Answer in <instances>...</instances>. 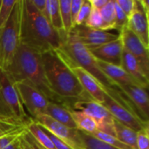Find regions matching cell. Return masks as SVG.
<instances>
[{
  "label": "cell",
  "mask_w": 149,
  "mask_h": 149,
  "mask_svg": "<svg viewBox=\"0 0 149 149\" xmlns=\"http://www.w3.org/2000/svg\"><path fill=\"white\" fill-rule=\"evenodd\" d=\"M13 83H25L41 93L50 102L60 105L70 110L69 104L58 97L46 79L40 54L20 44L10 66L4 71Z\"/></svg>",
  "instance_id": "cell-1"
},
{
  "label": "cell",
  "mask_w": 149,
  "mask_h": 149,
  "mask_svg": "<svg viewBox=\"0 0 149 149\" xmlns=\"http://www.w3.org/2000/svg\"><path fill=\"white\" fill-rule=\"evenodd\" d=\"M20 44L40 55L59 49L62 44L59 34L30 0H22Z\"/></svg>",
  "instance_id": "cell-2"
},
{
  "label": "cell",
  "mask_w": 149,
  "mask_h": 149,
  "mask_svg": "<svg viewBox=\"0 0 149 149\" xmlns=\"http://www.w3.org/2000/svg\"><path fill=\"white\" fill-rule=\"evenodd\" d=\"M58 50L73 63L82 67L88 73H90L103 87L106 93L108 94L112 99L138 114L135 107L124 94L120 86L101 71V69L98 65L97 59L92 55L90 51L79 40L72 30L62 41L61 46Z\"/></svg>",
  "instance_id": "cell-3"
},
{
  "label": "cell",
  "mask_w": 149,
  "mask_h": 149,
  "mask_svg": "<svg viewBox=\"0 0 149 149\" xmlns=\"http://www.w3.org/2000/svg\"><path fill=\"white\" fill-rule=\"evenodd\" d=\"M40 57L51 88L58 97L69 104L70 110L76 101L93 100L84 91L72 72L56 51L47 52Z\"/></svg>",
  "instance_id": "cell-4"
},
{
  "label": "cell",
  "mask_w": 149,
  "mask_h": 149,
  "mask_svg": "<svg viewBox=\"0 0 149 149\" xmlns=\"http://www.w3.org/2000/svg\"><path fill=\"white\" fill-rule=\"evenodd\" d=\"M0 120L26 127L31 120L21 103L14 84L0 70Z\"/></svg>",
  "instance_id": "cell-5"
},
{
  "label": "cell",
  "mask_w": 149,
  "mask_h": 149,
  "mask_svg": "<svg viewBox=\"0 0 149 149\" xmlns=\"http://www.w3.org/2000/svg\"><path fill=\"white\" fill-rule=\"evenodd\" d=\"M22 0H17L6 24L0 29V70L5 71L11 64L20 45Z\"/></svg>",
  "instance_id": "cell-6"
},
{
  "label": "cell",
  "mask_w": 149,
  "mask_h": 149,
  "mask_svg": "<svg viewBox=\"0 0 149 149\" xmlns=\"http://www.w3.org/2000/svg\"><path fill=\"white\" fill-rule=\"evenodd\" d=\"M32 120L45 131L65 142L72 149H85L79 129L65 127L46 114H40Z\"/></svg>",
  "instance_id": "cell-7"
},
{
  "label": "cell",
  "mask_w": 149,
  "mask_h": 149,
  "mask_svg": "<svg viewBox=\"0 0 149 149\" xmlns=\"http://www.w3.org/2000/svg\"><path fill=\"white\" fill-rule=\"evenodd\" d=\"M72 110L82 112L93 119L98 125V131L115 136L113 118L102 104L93 100H79L73 103Z\"/></svg>",
  "instance_id": "cell-8"
},
{
  "label": "cell",
  "mask_w": 149,
  "mask_h": 149,
  "mask_svg": "<svg viewBox=\"0 0 149 149\" xmlns=\"http://www.w3.org/2000/svg\"><path fill=\"white\" fill-rule=\"evenodd\" d=\"M14 86L23 107L26 108L31 120L45 114L50 101L41 93L23 82L15 83Z\"/></svg>",
  "instance_id": "cell-9"
},
{
  "label": "cell",
  "mask_w": 149,
  "mask_h": 149,
  "mask_svg": "<svg viewBox=\"0 0 149 149\" xmlns=\"http://www.w3.org/2000/svg\"><path fill=\"white\" fill-rule=\"evenodd\" d=\"M102 105L108 110L114 120L135 132H139L143 128L148 127V121L143 120L136 113L120 105L107 93L105 94Z\"/></svg>",
  "instance_id": "cell-10"
},
{
  "label": "cell",
  "mask_w": 149,
  "mask_h": 149,
  "mask_svg": "<svg viewBox=\"0 0 149 149\" xmlns=\"http://www.w3.org/2000/svg\"><path fill=\"white\" fill-rule=\"evenodd\" d=\"M59 57L62 58V60L65 62V64L69 67V69L72 72L79 84L81 85L84 91L95 101L102 104L104 101L106 92L103 89V87L99 84V82L86 70H84L82 67L79 66L75 63H73L72 60H70L68 58H66L62 52H60L58 50H56Z\"/></svg>",
  "instance_id": "cell-11"
},
{
  "label": "cell",
  "mask_w": 149,
  "mask_h": 149,
  "mask_svg": "<svg viewBox=\"0 0 149 149\" xmlns=\"http://www.w3.org/2000/svg\"><path fill=\"white\" fill-rule=\"evenodd\" d=\"M123 49L128 52L140 64L143 72L149 77V49L147 48L140 38L127 27L119 33Z\"/></svg>",
  "instance_id": "cell-12"
},
{
  "label": "cell",
  "mask_w": 149,
  "mask_h": 149,
  "mask_svg": "<svg viewBox=\"0 0 149 149\" xmlns=\"http://www.w3.org/2000/svg\"><path fill=\"white\" fill-rule=\"evenodd\" d=\"M149 14H148L140 0H134V8L128 17L127 27L133 31L149 49Z\"/></svg>",
  "instance_id": "cell-13"
},
{
  "label": "cell",
  "mask_w": 149,
  "mask_h": 149,
  "mask_svg": "<svg viewBox=\"0 0 149 149\" xmlns=\"http://www.w3.org/2000/svg\"><path fill=\"white\" fill-rule=\"evenodd\" d=\"M79 40L88 49L91 50L97 46L116 40L119 35L97 29H92L85 25L76 26L72 29Z\"/></svg>",
  "instance_id": "cell-14"
},
{
  "label": "cell",
  "mask_w": 149,
  "mask_h": 149,
  "mask_svg": "<svg viewBox=\"0 0 149 149\" xmlns=\"http://www.w3.org/2000/svg\"><path fill=\"white\" fill-rule=\"evenodd\" d=\"M89 51L97 60L117 66L121 65L123 45L120 35L116 40L97 46Z\"/></svg>",
  "instance_id": "cell-15"
},
{
  "label": "cell",
  "mask_w": 149,
  "mask_h": 149,
  "mask_svg": "<svg viewBox=\"0 0 149 149\" xmlns=\"http://www.w3.org/2000/svg\"><path fill=\"white\" fill-rule=\"evenodd\" d=\"M120 88L135 107L141 118L148 122L149 98L146 89L138 86H120Z\"/></svg>",
  "instance_id": "cell-16"
},
{
  "label": "cell",
  "mask_w": 149,
  "mask_h": 149,
  "mask_svg": "<svg viewBox=\"0 0 149 149\" xmlns=\"http://www.w3.org/2000/svg\"><path fill=\"white\" fill-rule=\"evenodd\" d=\"M123 70H125L138 84L141 87L148 89L149 85V79L143 72L138 61L133 57L128 52L123 49L122 58H121V65Z\"/></svg>",
  "instance_id": "cell-17"
},
{
  "label": "cell",
  "mask_w": 149,
  "mask_h": 149,
  "mask_svg": "<svg viewBox=\"0 0 149 149\" xmlns=\"http://www.w3.org/2000/svg\"><path fill=\"white\" fill-rule=\"evenodd\" d=\"M97 63L101 71L119 86L130 85L140 86L139 84L125 70L122 69L121 66L113 65L100 60H97Z\"/></svg>",
  "instance_id": "cell-18"
},
{
  "label": "cell",
  "mask_w": 149,
  "mask_h": 149,
  "mask_svg": "<svg viewBox=\"0 0 149 149\" xmlns=\"http://www.w3.org/2000/svg\"><path fill=\"white\" fill-rule=\"evenodd\" d=\"M44 17L48 20L52 28L59 34L63 41L66 35L63 29L58 0H46V10Z\"/></svg>",
  "instance_id": "cell-19"
},
{
  "label": "cell",
  "mask_w": 149,
  "mask_h": 149,
  "mask_svg": "<svg viewBox=\"0 0 149 149\" xmlns=\"http://www.w3.org/2000/svg\"><path fill=\"white\" fill-rule=\"evenodd\" d=\"M45 114L50 116L56 121L63 124L65 127H68L72 129H78L77 126L72 117L70 110H68L66 107H62L60 105L50 102Z\"/></svg>",
  "instance_id": "cell-20"
},
{
  "label": "cell",
  "mask_w": 149,
  "mask_h": 149,
  "mask_svg": "<svg viewBox=\"0 0 149 149\" xmlns=\"http://www.w3.org/2000/svg\"><path fill=\"white\" fill-rule=\"evenodd\" d=\"M26 130L36 144L41 149H55L47 134L32 120L26 125Z\"/></svg>",
  "instance_id": "cell-21"
},
{
  "label": "cell",
  "mask_w": 149,
  "mask_h": 149,
  "mask_svg": "<svg viewBox=\"0 0 149 149\" xmlns=\"http://www.w3.org/2000/svg\"><path fill=\"white\" fill-rule=\"evenodd\" d=\"M113 129L114 134L123 143L128 145L132 148L137 149V132L124 126L116 120L113 119Z\"/></svg>",
  "instance_id": "cell-22"
},
{
  "label": "cell",
  "mask_w": 149,
  "mask_h": 149,
  "mask_svg": "<svg viewBox=\"0 0 149 149\" xmlns=\"http://www.w3.org/2000/svg\"><path fill=\"white\" fill-rule=\"evenodd\" d=\"M70 112L79 130L86 134H93L98 131V125L93 119L79 111L70 110Z\"/></svg>",
  "instance_id": "cell-23"
},
{
  "label": "cell",
  "mask_w": 149,
  "mask_h": 149,
  "mask_svg": "<svg viewBox=\"0 0 149 149\" xmlns=\"http://www.w3.org/2000/svg\"><path fill=\"white\" fill-rule=\"evenodd\" d=\"M105 24V31L115 30V6L114 0H108L107 4L100 10Z\"/></svg>",
  "instance_id": "cell-24"
},
{
  "label": "cell",
  "mask_w": 149,
  "mask_h": 149,
  "mask_svg": "<svg viewBox=\"0 0 149 149\" xmlns=\"http://www.w3.org/2000/svg\"><path fill=\"white\" fill-rule=\"evenodd\" d=\"M58 2H59V9H60L63 29L65 35L67 36V34H69L73 29L72 14H71L72 0H58Z\"/></svg>",
  "instance_id": "cell-25"
},
{
  "label": "cell",
  "mask_w": 149,
  "mask_h": 149,
  "mask_svg": "<svg viewBox=\"0 0 149 149\" xmlns=\"http://www.w3.org/2000/svg\"><path fill=\"white\" fill-rule=\"evenodd\" d=\"M79 134L84 143L85 149H116L83 131L79 130Z\"/></svg>",
  "instance_id": "cell-26"
},
{
  "label": "cell",
  "mask_w": 149,
  "mask_h": 149,
  "mask_svg": "<svg viewBox=\"0 0 149 149\" xmlns=\"http://www.w3.org/2000/svg\"><path fill=\"white\" fill-rule=\"evenodd\" d=\"M88 134L100 140L101 141L108 144L109 146H111V147H113V148L116 149H134L132 148L131 147H129L128 145H127V144L123 143L122 141H120L115 136L102 133L100 131H96V132H94L93 134Z\"/></svg>",
  "instance_id": "cell-27"
},
{
  "label": "cell",
  "mask_w": 149,
  "mask_h": 149,
  "mask_svg": "<svg viewBox=\"0 0 149 149\" xmlns=\"http://www.w3.org/2000/svg\"><path fill=\"white\" fill-rule=\"evenodd\" d=\"M17 0H2L0 5V29L3 27L9 19Z\"/></svg>",
  "instance_id": "cell-28"
},
{
  "label": "cell",
  "mask_w": 149,
  "mask_h": 149,
  "mask_svg": "<svg viewBox=\"0 0 149 149\" xmlns=\"http://www.w3.org/2000/svg\"><path fill=\"white\" fill-rule=\"evenodd\" d=\"M85 26L92 28V29L105 31V24H104V21L102 19V17L100 15V10L92 9L91 13L89 15V17H88L86 23L85 24Z\"/></svg>",
  "instance_id": "cell-29"
},
{
  "label": "cell",
  "mask_w": 149,
  "mask_h": 149,
  "mask_svg": "<svg viewBox=\"0 0 149 149\" xmlns=\"http://www.w3.org/2000/svg\"><path fill=\"white\" fill-rule=\"evenodd\" d=\"M91 10H92V7H91L89 0H84L83 4L79 10L78 16L76 17V20H75V27L80 26V25H85V24L86 23V21L89 17Z\"/></svg>",
  "instance_id": "cell-30"
},
{
  "label": "cell",
  "mask_w": 149,
  "mask_h": 149,
  "mask_svg": "<svg viewBox=\"0 0 149 149\" xmlns=\"http://www.w3.org/2000/svg\"><path fill=\"white\" fill-rule=\"evenodd\" d=\"M114 6H115V30H117L120 33L124 28L127 27L128 17L116 3L115 0H114Z\"/></svg>",
  "instance_id": "cell-31"
},
{
  "label": "cell",
  "mask_w": 149,
  "mask_h": 149,
  "mask_svg": "<svg viewBox=\"0 0 149 149\" xmlns=\"http://www.w3.org/2000/svg\"><path fill=\"white\" fill-rule=\"evenodd\" d=\"M137 149H149V127L137 132Z\"/></svg>",
  "instance_id": "cell-32"
},
{
  "label": "cell",
  "mask_w": 149,
  "mask_h": 149,
  "mask_svg": "<svg viewBox=\"0 0 149 149\" xmlns=\"http://www.w3.org/2000/svg\"><path fill=\"white\" fill-rule=\"evenodd\" d=\"M24 127H20V126L13 125V124L7 123V122L0 120V138L5 136L7 134L15 133V132H17V131L24 128Z\"/></svg>",
  "instance_id": "cell-33"
},
{
  "label": "cell",
  "mask_w": 149,
  "mask_h": 149,
  "mask_svg": "<svg viewBox=\"0 0 149 149\" xmlns=\"http://www.w3.org/2000/svg\"><path fill=\"white\" fill-rule=\"evenodd\" d=\"M115 2L128 17L134 8V0H115Z\"/></svg>",
  "instance_id": "cell-34"
},
{
  "label": "cell",
  "mask_w": 149,
  "mask_h": 149,
  "mask_svg": "<svg viewBox=\"0 0 149 149\" xmlns=\"http://www.w3.org/2000/svg\"><path fill=\"white\" fill-rule=\"evenodd\" d=\"M84 0H72L71 3V14H72V20L73 28L75 27V20L78 16V13L83 4Z\"/></svg>",
  "instance_id": "cell-35"
},
{
  "label": "cell",
  "mask_w": 149,
  "mask_h": 149,
  "mask_svg": "<svg viewBox=\"0 0 149 149\" xmlns=\"http://www.w3.org/2000/svg\"><path fill=\"white\" fill-rule=\"evenodd\" d=\"M46 134H47V135L49 136V138H50V140L52 141V142L53 143V145H54V148L55 149H72L68 145H66L65 142H63L62 141H60V140H58V138H56L55 136H53L52 134H49L48 132H46V131H45Z\"/></svg>",
  "instance_id": "cell-36"
},
{
  "label": "cell",
  "mask_w": 149,
  "mask_h": 149,
  "mask_svg": "<svg viewBox=\"0 0 149 149\" xmlns=\"http://www.w3.org/2000/svg\"><path fill=\"white\" fill-rule=\"evenodd\" d=\"M33 7L43 16L46 10V0H30Z\"/></svg>",
  "instance_id": "cell-37"
},
{
  "label": "cell",
  "mask_w": 149,
  "mask_h": 149,
  "mask_svg": "<svg viewBox=\"0 0 149 149\" xmlns=\"http://www.w3.org/2000/svg\"><path fill=\"white\" fill-rule=\"evenodd\" d=\"M108 0H89L92 9L100 10L107 3Z\"/></svg>",
  "instance_id": "cell-38"
},
{
  "label": "cell",
  "mask_w": 149,
  "mask_h": 149,
  "mask_svg": "<svg viewBox=\"0 0 149 149\" xmlns=\"http://www.w3.org/2000/svg\"><path fill=\"white\" fill-rule=\"evenodd\" d=\"M1 2H2V0H0V5H1Z\"/></svg>",
  "instance_id": "cell-39"
},
{
  "label": "cell",
  "mask_w": 149,
  "mask_h": 149,
  "mask_svg": "<svg viewBox=\"0 0 149 149\" xmlns=\"http://www.w3.org/2000/svg\"><path fill=\"white\" fill-rule=\"evenodd\" d=\"M39 149H40V148H39Z\"/></svg>",
  "instance_id": "cell-40"
},
{
  "label": "cell",
  "mask_w": 149,
  "mask_h": 149,
  "mask_svg": "<svg viewBox=\"0 0 149 149\" xmlns=\"http://www.w3.org/2000/svg\"><path fill=\"white\" fill-rule=\"evenodd\" d=\"M40 149H41V148H40Z\"/></svg>",
  "instance_id": "cell-41"
}]
</instances>
